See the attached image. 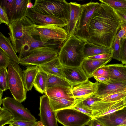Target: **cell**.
<instances>
[{"mask_svg": "<svg viewBox=\"0 0 126 126\" xmlns=\"http://www.w3.org/2000/svg\"><path fill=\"white\" fill-rule=\"evenodd\" d=\"M121 21L113 8L100 3L90 23L87 42L111 48L120 29Z\"/></svg>", "mask_w": 126, "mask_h": 126, "instance_id": "6da1fadb", "label": "cell"}, {"mask_svg": "<svg viewBox=\"0 0 126 126\" xmlns=\"http://www.w3.org/2000/svg\"><path fill=\"white\" fill-rule=\"evenodd\" d=\"M86 43L74 35L68 37L60 48L58 57L63 66H80L85 58Z\"/></svg>", "mask_w": 126, "mask_h": 126, "instance_id": "7a4b0ae2", "label": "cell"}, {"mask_svg": "<svg viewBox=\"0 0 126 126\" xmlns=\"http://www.w3.org/2000/svg\"><path fill=\"white\" fill-rule=\"evenodd\" d=\"M35 25L26 16L9 24L8 26L9 29L8 34L16 53L19 52L24 39L27 36L32 35V32Z\"/></svg>", "mask_w": 126, "mask_h": 126, "instance_id": "3957f363", "label": "cell"}, {"mask_svg": "<svg viewBox=\"0 0 126 126\" xmlns=\"http://www.w3.org/2000/svg\"><path fill=\"white\" fill-rule=\"evenodd\" d=\"M9 90L14 98L22 103L26 98L27 91L23 78V71L17 63L11 60L7 67Z\"/></svg>", "mask_w": 126, "mask_h": 126, "instance_id": "277c9868", "label": "cell"}, {"mask_svg": "<svg viewBox=\"0 0 126 126\" xmlns=\"http://www.w3.org/2000/svg\"><path fill=\"white\" fill-rule=\"evenodd\" d=\"M69 3L64 0H36L32 8L41 14L68 20Z\"/></svg>", "mask_w": 126, "mask_h": 126, "instance_id": "5b68a950", "label": "cell"}, {"mask_svg": "<svg viewBox=\"0 0 126 126\" xmlns=\"http://www.w3.org/2000/svg\"><path fill=\"white\" fill-rule=\"evenodd\" d=\"M99 4L98 2H91L83 4L82 11L74 35L85 42L88 39L92 19Z\"/></svg>", "mask_w": 126, "mask_h": 126, "instance_id": "8992f818", "label": "cell"}, {"mask_svg": "<svg viewBox=\"0 0 126 126\" xmlns=\"http://www.w3.org/2000/svg\"><path fill=\"white\" fill-rule=\"evenodd\" d=\"M31 34L32 36H39L40 40L42 41H53L62 45L68 37L64 28L51 25L35 24Z\"/></svg>", "mask_w": 126, "mask_h": 126, "instance_id": "52a82bcc", "label": "cell"}, {"mask_svg": "<svg viewBox=\"0 0 126 126\" xmlns=\"http://www.w3.org/2000/svg\"><path fill=\"white\" fill-rule=\"evenodd\" d=\"M59 50L48 47L36 49L29 55L20 59L19 63L25 65L39 66L48 62L58 56Z\"/></svg>", "mask_w": 126, "mask_h": 126, "instance_id": "ba28073f", "label": "cell"}, {"mask_svg": "<svg viewBox=\"0 0 126 126\" xmlns=\"http://www.w3.org/2000/svg\"><path fill=\"white\" fill-rule=\"evenodd\" d=\"M56 119L64 126H85L92 118L73 108L55 112Z\"/></svg>", "mask_w": 126, "mask_h": 126, "instance_id": "9c48e42d", "label": "cell"}, {"mask_svg": "<svg viewBox=\"0 0 126 126\" xmlns=\"http://www.w3.org/2000/svg\"><path fill=\"white\" fill-rule=\"evenodd\" d=\"M21 103L14 98L9 97L2 99L3 107L9 111L13 115L14 120L36 122V119Z\"/></svg>", "mask_w": 126, "mask_h": 126, "instance_id": "30bf717a", "label": "cell"}, {"mask_svg": "<svg viewBox=\"0 0 126 126\" xmlns=\"http://www.w3.org/2000/svg\"><path fill=\"white\" fill-rule=\"evenodd\" d=\"M62 45L60 43L55 41L44 42L36 40L31 35L24 39L18 53V57L20 59L22 58L29 55L31 51L42 47H48L59 49Z\"/></svg>", "mask_w": 126, "mask_h": 126, "instance_id": "8fae6325", "label": "cell"}, {"mask_svg": "<svg viewBox=\"0 0 126 126\" xmlns=\"http://www.w3.org/2000/svg\"><path fill=\"white\" fill-rule=\"evenodd\" d=\"M26 16L37 25H51L64 28L68 23V20L66 19L41 14L32 8L28 9Z\"/></svg>", "mask_w": 126, "mask_h": 126, "instance_id": "7c38bea8", "label": "cell"}, {"mask_svg": "<svg viewBox=\"0 0 126 126\" xmlns=\"http://www.w3.org/2000/svg\"><path fill=\"white\" fill-rule=\"evenodd\" d=\"M39 110L40 121L45 126H58L55 112L53 110L49 98L46 94L40 97Z\"/></svg>", "mask_w": 126, "mask_h": 126, "instance_id": "4fadbf2b", "label": "cell"}, {"mask_svg": "<svg viewBox=\"0 0 126 126\" xmlns=\"http://www.w3.org/2000/svg\"><path fill=\"white\" fill-rule=\"evenodd\" d=\"M97 82L93 83L88 79L76 84H72V92L76 104L94 95L97 89Z\"/></svg>", "mask_w": 126, "mask_h": 126, "instance_id": "5bb4252c", "label": "cell"}, {"mask_svg": "<svg viewBox=\"0 0 126 126\" xmlns=\"http://www.w3.org/2000/svg\"><path fill=\"white\" fill-rule=\"evenodd\" d=\"M126 90V81H117L110 79L103 83L97 82V90L94 95L102 98L108 95Z\"/></svg>", "mask_w": 126, "mask_h": 126, "instance_id": "9a60e30c", "label": "cell"}, {"mask_svg": "<svg viewBox=\"0 0 126 126\" xmlns=\"http://www.w3.org/2000/svg\"><path fill=\"white\" fill-rule=\"evenodd\" d=\"M69 15L67 25L64 28L68 36L74 35L82 11L83 5L76 2L69 3Z\"/></svg>", "mask_w": 126, "mask_h": 126, "instance_id": "2e32d148", "label": "cell"}, {"mask_svg": "<svg viewBox=\"0 0 126 126\" xmlns=\"http://www.w3.org/2000/svg\"><path fill=\"white\" fill-rule=\"evenodd\" d=\"M95 118L104 126L126 125V107L110 114Z\"/></svg>", "mask_w": 126, "mask_h": 126, "instance_id": "e0dca14e", "label": "cell"}, {"mask_svg": "<svg viewBox=\"0 0 126 126\" xmlns=\"http://www.w3.org/2000/svg\"><path fill=\"white\" fill-rule=\"evenodd\" d=\"M65 78L72 84H76L88 79L81 66L69 67L63 66Z\"/></svg>", "mask_w": 126, "mask_h": 126, "instance_id": "ac0fdd59", "label": "cell"}, {"mask_svg": "<svg viewBox=\"0 0 126 126\" xmlns=\"http://www.w3.org/2000/svg\"><path fill=\"white\" fill-rule=\"evenodd\" d=\"M39 69L47 74L63 78H65L63 66L61 63L58 56L53 60L38 66Z\"/></svg>", "mask_w": 126, "mask_h": 126, "instance_id": "d6986e66", "label": "cell"}, {"mask_svg": "<svg viewBox=\"0 0 126 126\" xmlns=\"http://www.w3.org/2000/svg\"><path fill=\"white\" fill-rule=\"evenodd\" d=\"M45 93L49 97L63 98L75 101L72 92L71 86H54L47 89Z\"/></svg>", "mask_w": 126, "mask_h": 126, "instance_id": "ffe728a7", "label": "cell"}, {"mask_svg": "<svg viewBox=\"0 0 126 126\" xmlns=\"http://www.w3.org/2000/svg\"><path fill=\"white\" fill-rule=\"evenodd\" d=\"M111 58L101 59H85L83 61L81 66L89 78L92 77L93 73L99 68L106 65L112 59Z\"/></svg>", "mask_w": 126, "mask_h": 126, "instance_id": "44dd1931", "label": "cell"}, {"mask_svg": "<svg viewBox=\"0 0 126 126\" xmlns=\"http://www.w3.org/2000/svg\"><path fill=\"white\" fill-rule=\"evenodd\" d=\"M30 0H15V3L10 23L21 19L26 16L28 9L27 5Z\"/></svg>", "mask_w": 126, "mask_h": 126, "instance_id": "7402d4cb", "label": "cell"}, {"mask_svg": "<svg viewBox=\"0 0 126 126\" xmlns=\"http://www.w3.org/2000/svg\"><path fill=\"white\" fill-rule=\"evenodd\" d=\"M0 47L10 59L19 63L20 59L16 54L11 43L9 37H7L0 32Z\"/></svg>", "mask_w": 126, "mask_h": 126, "instance_id": "603a6c76", "label": "cell"}, {"mask_svg": "<svg viewBox=\"0 0 126 126\" xmlns=\"http://www.w3.org/2000/svg\"><path fill=\"white\" fill-rule=\"evenodd\" d=\"M110 79L119 82L126 81V67L122 64L108 65Z\"/></svg>", "mask_w": 126, "mask_h": 126, "instance_id": "cb8c5ba5", "label": "cell"}, {"mask_svg": "<svg viewBox=\"0 0 126 126\" xmlns=\"http://www.w3.org/2000/svg\"><path fill=\"white\" fill-rule=\"evenodd\" d=\"M85 43L84 50L85 59L89 57L100 54H112V52L110 48L97 45L88 42Z\"/></svg>", "mask_w": 126, "mask_h": 126, "instance_id": "d4e9b609", "label": "cell"}, {"mask_svg": "<svg viewBox=\"0 0 126 126\" xmlns=\"http://www.w3.org/2000/svg\"><path fill=\"white\" fill-rule=\"evenodd\" d=\"M39 68L38 66L27 67L23 71V78L25 88L27 91H31L33 83Z\"/></svg>", "mask_w": 126, "mask_h": 126, "instance_id": "484cf974", "label": "cell"}, {"mask_svg": "<svg viewBox=\"0 0 126 126\" xmlns=\"http://www.w3.org/2000/svg\"><path fill=\"white\" fill-rule=\"evenodd\" d=\"M49 98L51 107L54 112L65 109L72 108L76 104V101L64 98Z\"/></svg>", "mask_w": 126, "mask_h": 126, "instance_id": "4316f807", "label": "cell"}, {"mask_svg": "<svg viewBox=\"0 0 126 126\" xmlns=\"http://www.w3.org/2000/svg\"><path fill=\"white\" fill-rule=\"evenodd\" d=\"M48 74L40 70L37 73L35 79L33 86L40 93H45L47 89V84Z\"/></svg>", "mask_w": 126, "mask_h": 126, "instance_id": "83f0119b", "label": "cell"}, {"mask_svg": "<svg viewBox=\"0 0 126 126\" xmlns=\"http://www.w3.org/2000/svg\"><path fill=\"white\" fill-rule=\"evenodd\" d=\"M71 84L65 79L56 76L48 74L47 89L56 86L71 87Z\"/></svg>", "mask_w": 126, "mask_h": 126, "instance_id": "f1b7e54d", "label": "cell"}, {"mask_svg": "<svg viewBox=\"0 0 126 126\" xmlns=\"http://www.w3.org/2000/svg\"><path fill=\"white\" fill-rule=\"evenodd\" d=\"M9 89L8 77L7 68L0 67V90L3 91Z\"/></svg>", "mask_w": 126, "mask_h": 126, "instance_id": "f546056e", "label": "cell"}, {"mask_svg": "<svg viewBox=\"0 0 126 126\" xmlns=\"http://www.w3.org/2000/svg\"><path fill=\"white\" fill-rule=\"evenodd\" d=\"M0 126H4L9 124L14 120L13 117L11 113L3 107H0Z\"/></svg>", "mask_w": 126, "mask_h": 126, "instance_id": "4dcf8cb0", "label": "cell"}, {"mask_svg": "<svg viewBox=\"0 0 126 126\" xmlns=\"http://www.w3.org/2000/svg\"><path fill=\"white\" fill-rule=\"evenodd\" d=\"M126 98V90L120 91L107 95L102 98L107 102H114L124 100Z\"/></svg>", "mask_w": 126, "mask_h": 126, "instance_id": "1f68e13d", "label": "cell"}, {"mask_svg": "<svg viewBox=\"0 0 126 126\" xmlns=\"http://www.w3.org/2000/svg\"><path fill=\"white\" fill-rule=\"evenodd\" d=\"M99 1L113 9H126V0H100Z\"/></svg>", "mask_w": 126, "mask_h": 126, "instance_id": "d6a6232c", "label": "cell"}, {"mask_svg": "<svg viewBox=\"0 0 126 126\" xmlns=\"http://www.w3.org/2000/svg\"><path fill=\"white\" fill-rule=\"evenodd\" d=\"M126 107V105L123 100L119 101L109 108L105 111L99 114L96 118L110 114Z\"/></svg>", "mask_w": 126, "mask_h": 126, "instance_id": "836d02e7", "label": "cell"}, {"mask_svg": "<svg viewBox=\"0 0 126 126\" xmlns=\"http://www.w3.org/2000/svg\"><path fill=\"white\" fill-rule=\"evenodd\" d=\"M111 48L112 58L121 61L120 40L116 37Z\"/></svg>", "mask_w": 126, "mask_h": 126, "instance_id": "e575fe53", "label": "cell"}, {"mask_svg": "<svg viewBox=\"0 0 126 126\" xmlns=\"http://www.w3.org/2000/svg\"><path fill=\"white\" fill-rule=\"evenodd\" d=\"M102 100V98L94 95L77 103L79 104L84 106L92 109L93 106L96 102Z\"/></svg>", "mask_w": 126, "mask_h": 126, "instance_id": "d590c367", "label": "cell"}, {"mask_svg": "<svg viewBox=\"0 0 126 126\" xmlns=\"http://www.w3.org/2000/svg\"><path fill=\"white\" fill-rule=\"evenodd\" d=\"M15 0H1L0 5L6 9L10 21L13 12Z\"/></svg>", "mask_w": 126, "mask_h": 126, "instance_id": "8d00e7d4", "label": "cell"}, {"mask_svg": "<svg viewBox=\"0 0 126 126\" xmlns=\"http://www.w3.org/2000/svg\"><path fill=\"white\" fill-rule=\"evenodd\" d=\"M102 76L106 78L108 80H109L110 73L108 65L102 66L95 71L93 73L92 76Z\"/></svg>", "mask_w": 126, "mask_h": 126, "instance_id": "74e56055", "label": "cell"}, {"mask_svg": "<svg viewBox=\"0 0 126 126\" xmlns=\"http://www.w3.org/2000/svg\"><path fill=\"white\" fill-rule=\"evenodd\" d=\"M120 40L121 61L123 65L126 64V37Z\"/></svg>", "mask_w": 126, "mask_h": 126, "instance_id": "f35d334b", "label": "cell"}, {"mask_svg": "<svg viewBox=\"0 0 126 126\" xmlns=\"http://www.w3.org/2000/svg\"><path fill=\"white\" fill-rule=\"evenodd\" d=\"M11 60L8 56L0 48V67L7 68Z\"/></svg>", "mask_w": 126, "mask_h": 126, "instance_id": "ab89813d", "label": "cell"}, {"mask_svg": "<svg viewBox=\"0 0 126 126\" xmlns=\"http://www.w3.org/2000/svg\"><path fill=\"white\" fill-rule=\"evenodd\" d=\"M72 108L91 117L92 116L93 112V110L92 109L84 106L79 104L77 103Z\"/></svg>", "mask_w": 126, "mask_h": 126, "instance_id": "60d3db41", "label": "cell"}, {"mask_svg": "<svg viewBox=\"0 0 126 126\" xmlns=\"http://www.w3.org/2000/svg\"><path fill=\"white\" fill-rule=\"evenodd\" d=\"M2 23H5L8 26L10 22L6 9L0 5V24Z\"/></svg>", "mask_w": 126, "mask_h": 126, "instance_id": "b9f144b4", "label": "cell"}, {"mask_svg": "<svg viewBox=\"0 0 126 126\" xmlns=\"http://www.w3.org/2000/svg\"><path fill=\"white\" fill-rule=\"evenodd\" d=\"M126 37V21H121L120 28L117 33L116 38L120 40L122 38Z\"/></svg>", "mask_w": 126, "mask_h": 126, "instance_id": "7bdbcfd3", "label": "cell"}, {"mask_svg": "<svg viewBox=\"0 0 126 126\" xmlns=\"http://www.w3.org/2000/svg\"><path fill=\"white\" fill-rule=\"evenodd\" d=\"M36 122H31L24 121H16L13 120L9 123L18 126H33L36 123Z\"/></svg>", "mask_w": 126, "mask_h": 126, "instance_id": "ee69618b", "label": "cell"}, {"mask_svg": "<svg viewBox=\"0 0 126 126\" xmlns=\"http://www.w3.org/2000/svg\"><path fill=\"white\" fill-rule=\"evenodd\" d=\"M113 9L116 13L121 21H126V9Z\"/></svg>", "mask_w": 126, "mask_h": 126, "instance_id": "f6af8a7d", "label": "cell"}, {"mask_svg": "<svg viewBox=\"0 0 126 126\" xmlns=\"http://www.w3.org/2000/svg\"><path fill=\"white\" fill-rule=\"evenodd\" d=\"M112 54H103L89 57L86 59H103L112 58Z\"/></svg>", "mask_w": 126, "mask_h": 126, "instance_id": "bcb514c9", "label": "cell"}, {"mask_svg": "<svg viewBox=\"0 0 126 126\" xmlns=\"http://www.w3.org/2000/svg\"><path fill=\"white\" fill-rule=\"evenodd\" d=\"M87 125L89 126H104L95 118H92L88 122Z\"/></svg>", "mask_w": 126, "mask_h": 126, "instance_id": "7dc6e473", "label": "cell"}, {"mask_svg": "<svg viewBox=\"0 0 126 126\" xmlns=\"http://www.w3.org/2000/svg\"><path fill=\"white\" fill-rule=\"evenodd\" d=\"M93 77L97 81L99 82H104L108 80L106 78L102 76H95Z\"/></svg>", "mask_w": 126, "mask_h": 126, "instance_id": "c3c4849f", "label": "cell"}, {"mask_svg": "<svg viewBox=\"0 0 126 126\" xmlns=\"http://www.w3.org/2000/svg\"><path fill=\"white\" fill-rule=\"evenodd\" d=\"M32 1L30 0L28 2L27 5V8L28 9L32 8L33 7V4L31 2Z\"/></svg>", "mask_w": 126, "mask_h": 126, "instance_id": "681fc988", "label": "cell"}, {"mask_svg": "<svg viewBox=\"0 0 126 126\" xmlns=\"http://www.w3.org/2000/svg\"><path fill=\"white\" fill-rule=\"evenodd\" d=\"M33 126H45L43 123L40 121H37L35 124Z\"/></svg>", "mask_w": 126, "mask_h": 126, "instance_id": "f907efd6", "label": "cell"}, {"mask_svg": "<svg viewBox=\"0 0 126 126\" xmlns=\"http://www.w3.org/2000/svg\"><path fill=\"white\" fill-rule=\"evenodd\" d=\"M3 91L0 90V103H1L2 100V97L3 93Z\"/></svg>", "mask_w": 126, "mask_h": 126, "instance_id": "816d5d0a", "label": "cell"}, {"mask_svg": "<svg viewBox=\"0 0 126 126\" xmlns=\"http://www.w3.org/2000/svg\"><path fill=\"white\" fill-rule=\"evenodd\" d=\"M123 100L125 103L126 105V98H125Z\"/></svg>", "mask_w": 126, "mask_h": 126, "instance_id": "f5cc1de1", "label": "cell"}, {"mask_svg": "<svg viewBox=\"0 0 126 126\" xmlns=\"http://www.w3.org/2000/svg\"><path fill=\"white\" fill-rule=\"evenodd\" d=\"M9 126H18L10 124H9Z\"/></svg>", "mask_w": 126, "mask_h": 126, "instance_id": "db71d44e", "label": "cell"}, {"mask_svg": "<svg viewBox=\"0 0 126 126\" xmlns=\"http://www.w3.org/2000/svg\"><path fill=\"white\" fill-rule=\"evenodd\" d=\"M117 126H126V125H122Z\"/></svg>", "mask_w": 126, "mask_h": 126, "instance_id": "11a10c76", "label": "cell"}, {"mask_svg": "<svg viewBox=\"0 0 126 126\" xmlns=\"http://www.w3.org/2000/svg\"><path fill=\"white\" fill-rule=\"evenodd\" d=\"M125 66H126V64H125Z\"/></svg>", "mask_w": 126, "mask_h": 126, "instance_id": "9f6ffc18", "label": "cell"}]
</instances>
